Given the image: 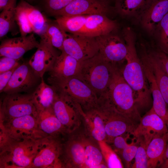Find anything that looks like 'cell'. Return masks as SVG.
Wrapping results in <instances>:
<instances>
[{
    "mask_svg": "<svg viewBox=\"0 0 168 168\" xmlns=\"http://www.w3.org/2000/svg\"><path fill=\"white\" fill-rule=\"evenodd\" d=\"M96 108L103 120L106 134L105 142L111 143L114 138L129 133H132L138 125L117 111L107 101L99 97Z\"/></svg>",
    "mask_w": 168,
    "mask_h": 168,
    "instance_id": "cell-6",
    "label": "cell"
},
{
    "mask_svg": "<svg viewBox=\"0 0 168 168\" xmlns=\"http://www.w3.org/2000/svg\"><path fill=\"white\" fill-rule=\"evenodd\" d=\"M80 106L69 96L58 91L52 107L55 115L68 133L78 129L82 124Z\"/></svg>",
    "mask_w": 168,
    "mask_h": 168,
    "instance_id": "cell-11",
    "label": "cell"
},
{
    "mask_svg": "<svg viewBox=\"0 0 168 168\" xmlns=\"http://www.w3.org/2000/svg\"><path fill=\"white\" fill-rule=\"evenodd\" d=\"M124 39L127 47L126 64L121 68L124 79L132 89L137 107L142 108L148 106L151 101V93L136 47V37L130 27L124 28Z\"/></svg>",
    "mask_w": 168,
    "mask_h": 168,
    "instance_id": "cell-1",
    "label": "cell"
},
{
    "mask_svg": "<svg viewBox=\"0 0 168 168\" xmlns=\"http://www.w3.org/2000/svg\"><path fill=\"white\" fill-rule=\"evenodd\" d=\"M152 47H151L153 53L160 61L168 75V54L161 51L157 47L156 48Z\"/></svg>",
    "mask_w": 168,
    "mask_h": 168,
    "instance_id": "cell-40",
    "label": "cell"
},
{
    "mask_svg": "<svg viewBox=\"0 0 168 168\" xmlns=\"http://www.w3.org/2000/svg\"><path fill=\"white\" fill-rule=\"evenodd\" d=\"M140 142L135 156V162L132 166L133 168H147L148 158L146 152L147 147L142 141Z\"/></svg>",
    "mask_w": 168,
    "mask_h": 168,
    "instance_id": "cell-38",
    "label": "cell"
},
{
    "mask_svg": "<svg viewBox=\"0 0 168 168\" xmlns=\"http://www.w3.org/2000/svg\"><path fill=\"white\" fill-rule=\"evenodd\" d=\"M61 52L49 72V77L54 78L77 77L81 62L64 51Z\"/></svg>",
    "mask_w": 168,
    "mask_h": 168,
    "instance_id": "cell-25",
    "label": "cell"
},
{
    "mask_svg": "<svg viewBox=\"0 0 168 168\" xmlns=\"http://www.w3.org/2000/svg\"><path fill=\"white\" fill-rule=\"evenodd\" d=\"M0 129L8 137L14 139L38 140L48 136L40 129L37 117L32 115L0 120Z\"/></svg>",
    "mask_w": 168,
    "mask_h": 168,
    "instance_id": "cell-10",
    "label": "cell"
},
{
    "mask_svg": "<svg viewBox=\"0 0 168 168\" xmlns=\"http://www.w3.org/2000/svg\"><path fill=\"white\" fill-rule=\"evenodd\" d=\"M150 0H115L114 9L124 17L138 19Z\"/></svg>",
    "mask_w": 168,
    "mask_h": 168,
    "instance_id": "cell-30",
    "label": "cell"
},
{
    "mask_svg": "<svg viewBox=\"0 0 168 168\" xmlns=\"http://www.w3.org/2000/svg\"><path fill=\"white\" fill-rule=\"evenodd\" d=\"M39 45V42L34 33L25 36L6 39L1 43L0 56L20 59L27 52L37 48Z\"/></svg>",
    "mask_w": 168,
    "mask_h": 168,
    "instance_id": "cell-19",
    "label": "cell"
},
{
    "mask_svg": "<svg viewBox=\"0 0 168 168\" xmlns=\"http://www.w3.org/2000/svg\"><path fill=\"white\" fill-rule=\"evenodd\" d=\"M40 79L28 63H23L16 69L3 92L8 94L29 91L38 85Z\"/></svg>",
    "mask_w": 168,
    "mask_h": 168,
    "instance_id": "cell-17",
    "label": "cell"
},
{
    "mask_svg": "<svg viewBox=\"0 0 168 168\" xmlns=\"http://www.w3.org/2000/svg\"><path fill=\"white\" fill-rule=\"evenodd\" d=\"M140 48L145 54L154 75L158 87L168 105V75L161 63L153 53L150 46L143 43Z\"/></svg>",
    "mask_w": 168,
    "mask_h": 168,
    "instance_id": "cell-24",
    "label": "cell"
},
{
    "mask_svg": "<svg viewBox=\"0 0 168 168\" xmlns=\"http://www.w3.org/2000/svg\"><path fill=\"white\" fill-rule=\"evenodd\" d=\"M153 35L157 47L168 54V12L157 26Z\"/></svg>",
    "mask_w": 168,
    "mask_h": 168,
    "instance_id": "cell-35",
    "label": "cell"
},
{
    "mask_svg": "<svg viewBox=\"0 0 168 168\" xmlns=\"http://www.w3.org/2000/svg\"><path fill=\"white\" fill-rule=\"evenodd\" d=\"M38 113L31 93L7 94L1 102L0 120H8L27 115L37 117Z\"/></svg>",
    "mask_w": 168,
    "mask_h": 168,
    "instance_id": "cell-9",
    "label": "cell"
},
{
    "mask_svg": "<svg viewBox=\"0 0 168 168\" xmlns=\"http://www.w3.org/2000/svg\"><path fill=\"white\" fill-rule=\"evenodd\" d=\"M65 32L55 20L49 19L47 28L44 34L48 38L51 45L61 51Z\"/></svg>",
    "mask_w": 168,
    "mask_h": 168,
    "instance_id": "cell-34",
    "label": "cell"
},
{
    "mask_svg": "<svg viewBox=\"0 0 168 168\" xmlns=\"http://www.w3.org/2000/svg\"><path fill=\"white\" fill-rule=\"evenodd\" d=\"M114 65L106 60L99 52L93 57L81 62L77 77L99 97L108 88Z\"/></svg>",
    "mask_w": 168,
    "mask_h": 168,
    "instance_id": "cell-4",
    "label": "cell"
},
{
    "mask_svg": "<svg viewBox=\"0 0 168 168\" xmlns=\"http://www.w3.org/2000/svg\"><path fill=\"white\" fill-rule=\"evenodd\" d=\"M80 109L82 117V124L85 134L98 142L106 139L104 123L101 115L96 108L84 111L81 105Z\"/></svg>",
    "mask_w": 168,
    "mask_h": 168,
    "instance_id": "cell-22",
    "label": "cell"
},
{
    "mask_svg": "<svg viewBox=\"0 0 168 168\" xmlns=\"http://www.w3.org/2000/svg\"><path fill=\"white\" fill-rule=\"evenodd\" d=\"M139 57L152 96V107L166 124L168 117L167 104L158 87L154 75L145 56L141 54Z\"/></svg>",
    "mask_w": 168,
    "mask_h": 168,
    "instance_id": "cell-21",
    "label": "cell"
},
{
    "mask_svg": "<svg viewBox=\"0 0 168 168\" xmlns=\"http://www.w3.org/2000/svg\"><path fill=\"white\" fill-rule=\"evenodd\" d=\"M19 60L7 57H1L0 59V73L18 66L20 64Z\"/></svg>",
    "mask_w": 168,
    "mask_h": 168,
    "instance_id": "cell-39",
    "label": "cell"
},
{
    "mask_svg": "<svg viewBox=\"0 0 168 168\" xmlns=\"http://www.w3.org/2000/svg\"><path fill=\"white\" fill-rule=\"evenodd\" d=\"M166 124H167V125L168 127V118H167V120Z\"/></svg>",
    "mask_w": 168,
    "mask_h": 168,
    "instance_id": "cell-45",
    "label": "cell"
},
{
    "mask_svg": "<svg viewBox=\"0 0 168 168\" xmlns=\"http://www.w3.org/2000/svg\"><path fill=\"white\" fill-rule=\"evenodd\" d=\"M37 119L40 129L48 136L63 137L69 133L55 115L52 106L39 112Z\"/></svg>",
    "mask_w": 168,
    "mask_h": 168,
    "instance_id": "cell-26",
    "label": "cell"
},
{
    "mask_svg": "<svg viewBox=\"0 0 168 168\" xmlns=\"http://www.w3.org/2000/svg\"><path fill=\"white\" fill-rule=\"evenodd\" d=\"M166 124L152 107L141 118L132 134L138 139H142L147 147L154 137L168 133Z\"/></svg>",
    "mask_w": 168,
    "mask_h": 168,
    "instance_id": "cell-14",
    "label": "cell"
},
{
    "mask_svg": "<svg viewBox=\"0 0 168 168\" xmlns=\"http://www.w3.org/2000/svg\"><path fill=\"white\" fill-rule=\"evenodd\" d=\"M38 140L14 139L1 133L0 167L31 168L37 152Z\"/></svg>",
    "mask_w": 168,
    "mask_h": 168,
    "instance_id": "cell-3",
    "label": "cell"
},
{
    "mask_svg": "<svg viewBox=\"0 0 168 168\" xmlns=\"http://www.w3.org/2000/svg\"><path fill=\"white\" fill-rule=\"evenodd\" d=\"M83 168H107L98 142L85 133Z\"/></svg>",
    "mask_w": 168,
    "mask_h": 168,
    "instance_id": "cell-28",
    "label": "cell"
},
{
    "mask_svg": "<svg viewBox=\"0 0 168 168\" xmlns=\"http://www.w3.org/2000/svg\"><path fill=\"white\" fill-rule=\"evenodd\" d=\"M81 127L63 138L60 156L62 168H83L85 133Z\"/></svg>",
    "mask_w": 168,
    "mask_h": 168,
    "instance_id": "cell-8",
    "label": "cell"
},
{
    "mask_svg": "<svg viewBox=\"0 0 168 168\" xmlns=\"http://www.w3.org/2000/svg\"><path fill=\"white\" fill-rule=\"evenodd\" d=\"M168 12V0H150L137 19L144 30L153 35L157 26Z\"/></svg>",
    "mask_w": 168,
    "mask_h": 168,
    "instance_id": "cell-18",
    "label": "cell"
},
{
    "mask_svg": "<svg viewBox=\"0 0 168 168\" xmlns=\"http://www.w3.org/2000/svg\"><path fill=\"white\" fill-rule=\"evenodd\" d=\"M26 2H28L29 3H31V2H32L34 1H35L36 0H25Z\"/></svg>",
    "mask_w": 168,
    "mask_h": 168,
    "instance_id": "cell-44",
    "label": "cell"
},
{
    "mask_svg": "<svg viewBox=\"0 0 168 168\" xmlns=\"http://www.w3.org/2000/svg\"><path fill=\"white\" fill-rule=\"evenodd\" d=\"M73 0H39L41 8L48 15L54 16Z\"/></svg>",
    "mask_w": 168,
    "mask_h": 168,
    "instance_id": "cell-37",
    "label": "cell"
},
{
    "mask_svg": "<svg viewBox=\"0 0 168 168\" xmlns=\"http://www.w3.org/2000/svg\"><path fill=\"white\" fill-rule=\"evenodd\" d=\"M87 15L58 16L54 17L55 21L66 32L78 34L84 26Z\"/></svg>",
    "mask_w": 168,
    "mask_h": 168,
    "instance_id": "cell-31",
    "label": "cell"
},
{
    "mask_svg": "<svg viewBox=\"0 0 168 168\" xmlns=\"http://www.w3.org/2000/svg\"><path fill=\"white\" fill-rule=\"evenodd\" d=\"M98 143L108 168L124 167L120 158L107 142L100 141Z\"/></svg>",
    "mask_w": 168,
    "mask_h": 168,
    "instance_id": "cell-36",
    "label": "cell"
},
{
    "mask_svg": "<svg viewBox=\"0 0 168 168\" xmlns=\"http://www.w3.org/2000/svg\"><path fill=\"white\" fill-rule=\"evenodd\" d=\"M95 38L99 46V52L106 60L118 66L126 61L127 50L124 39L111 34Z\"/></svg>",
    "mask_w": 168,
    "mask_h": 168,
    "instance_id": "cell-16",
    "label": "cell"
},
{
    "mask_svg": "<svg viewBox=\"0 0 168 168\" xmlns=\"http://www.w3.org/2000/svg\"><path fill=\"white\" fill-rule=\"evenodd\" d=\"M64 36L62 51L80 62L93 57L99 52L95 37L66 32Z\"/></svg>",
    "mask_w": 168,
    "mask_h": 168,
    "instance_id": "cell-13",
    "label": "cell"
},
{
    "mask_svg": "<svg viewBox=\"0 0 168 168\" xmlns=\"http://www.w3.org/2000/svg\"><path fill=\"white\" fill-rule=\"evenodd\" d=\"M168 133L154 137L146 148L148 158L147 168L160 166L167 147Z\"/></svg>",
    "mask_w": 168,
    "mask_h": 168,
    "instance_id": "cell-29",
    "label": "cell"
},
{
    "mask_svg": "<svg viewBox=\"0 0 168 168\" xmlns=\"http://www.w3.org/2000/svg\"><path fill=\"white\" fill-rule=\"evenodd\" d=\"M48 81L58 92L67 95L78 103L83 111L89 110L97 106L98 97L78 77L54 78L49 77Z\"/></svg>",
    "mask_w": 168,
    "mask_h": 168,
    "instance_id": "cell-5",
    "label": "cell"
},
{
    "mask_svg": "<svg viewBox=\"0 0 168 168\" xmlns=\"http://www.w3.org/2000/svg\"><path fill=\"white\" fill-rule=\"evenodd\" d=\"M115 152L122 157V159L128 166L135 157L138 146L133 142L128 144L123 135L115 138L112 143Z\"/></svg>",
    "mask_w": 168,
    "mask_h": 168,
    "instance_id": "cell-32",
    "label": "cell"
},
{
    "mask_svg": "<svg viewBox=\"0 0 168 168\" xmlns=\"http://www.w3.org/2000/svg\"><path fill=\"white\" fill-rule=\"evenodd\" d=\"M58 94L57 90L54 86L46 84L43 78H42L31 93L38 112L52 107Z\"/></svg>",
    "mask_w": 168,
    "mask_h": 168,
    "instance_id": "cell-27",
    "label": "cell"
},
{
    "mask_svg": "<svg viewBox=\"0 0 168 168\" xmlns=\"http://www.w3.org/2000/svg\"><path fill=\"white\" fill-rule=\"evenodd\" d=\"M17 67L10 70L0 73V93L3 92V89L8 84L13 72Z\"/></svg>",
    "mask_w": 168,
    "mask_h": 168,
    "instance_id": "cell-41",
    "label": "cell"
},
{
    "mask_svg": "<svg viewBox=\"0 0 168 168\" xmlns=\"http://www.w3.org/2000/svg\"><path fill=\"white\" fill-rule=\"evenodd\" d=\"M15 17L21 36L33 32L40 36L46 31L49 19L38 8L25 0H20L17 5Z\"/></svg>",
    "mask_w": 168,
    "mask_h": 168,
    "instance_id": "cell-7",
    "label": "cell"
},
{
    "mask_svg": "<svg viewBox=\"0 0 168 168\" xmlns=\"http://www.w3.org/2000/svg\"><path fill=\"white\" fill-rule=\"evenodd\" d=\"M110 7L107 0H73L54 16H58L105 15Z\"/></svg>",
    "mask_w": 168,
    "mask_h": 168,
    "instance_id": "cell-20",
    "label": "cell"
},
{
    "mask_svg": "<svg viewBox=\"0 0 168 168\" xmlns=\"http://www.w3.org/2000/svg\"><path fill=\"white\" fill-rule=\"evenodd\" d=\"M63 137L47 136L38 139L31 168H62L60 156Z\"/></svg>",
    "mask_w": 168,
    "mask_h": 168,
    "instance_id": "cell-12",
    "label": "cell"
},
{
    "mask_svg": "<svg viewBox=\"0 0 168 168\" xmlns=\"http://www.w3.org/2000/svg\"><path fill=\"white\" fill-rule=\"evenodd\" d=\"M40 37L39 45L28 63L35 73L41 79L45 72L50 70L59 54L44 34Z\"/></svg>",
    "mask_w": 168,
    "mask_h": 168,
    "instance_id": "cell-15",
    "label": "cell"
},
{
    "mask_svg": "<svg viewBox=\"0 0 168 168\" xmlns=\"http://www.w3.org/2000/svg\"><path fill=\"white\" fill-rule=\"evenodd\" d=\"M117 28L116 21L105 14L87 15L82 30L78 34L96 37L111 34Z\"/></svg>",
    "mask_w": 168,
    "mask_h": 168,
    "instance_id": "cell-23",
    "label": "cell"
},
{
    "mask_svg": "<svg viewBox=\"0 0 168 168\" xmlns=\"http://www.w3.org/2000/svg\"><path fill=\"white\" fill-rule=\"evenodd\" d=\"M160 166L162 168H168V145L167 146L163 156L162 163Z\"/></svg>",
    "mask_w": 168,
    "mask_h": 168,
    "instance_id": "cell-42",
    "label": "cell"
},
{
    "mask_svg": "<svg viewBox=\"0 0 168 168\" xmlns=\"http://www.w3.org/2000/svg\"><path fill=\"white\" fill-rule=\"evenodd\" d=\"M17 0H11L0 14V38L1 39L15 26V9Z\"/></svg>",
    "mask_w": 168,
    "mask_h": 168,
    "instance_id": "cell-33",
    "label": "cell"
},
{
    "mask_svg": "<svg viewBox=\"0 0 168 168\" xmlns=\"http://www.w3.org/2000/svg\"><path fill=\"white\" fill-rule=\"evenodd\" d=\"M11 0H0V10L2 11L8 5Z\"/></svg>",
    "mask_w": 168,
    "mask_h": 168,
    "instance_id": "cell-43",
    "label": "cell"
},
{
    "mask_svg": "<svg viewBox=\"0 0 168 168\" xmlns=\"http://www.w3.org/2000/svg\"><path fill=\"white\" fill-rule=\"evenodd\" d=\"M100 96L106 100L119 112L136 123L140 121L141 117L133 91L123 78L119 66L114 65L108 88Z\"/></svg>",
    "mask_w": 168,
    "mask_h": 168,
    "instance_id": "cell-2",
    "label": "cell"
}]
</instances>
